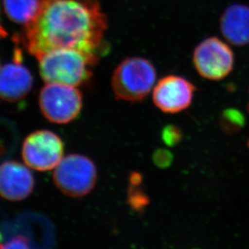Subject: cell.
I'll return each instance as SVG.
<instances>
[{
	"instance_id": "11",
	"label": "cell",
	"mask_w": 249,
	"mask_h": 249,
	"mask_svg": "<svg viewBox=\"0 0 249 249\" xmlns=\"http://www.w3.org/2000/svg\"><path fill=\"white\" fill-rule=\"evenodd\" d=\"M219 28L227 42L242 47L249 45V6L229 5L219 19Z\"/></svg>"
},
{
	"instance_id": "13",
	"label": "cell",
	"mask_w": 249,
	"mask_h": 249,
	"mask_svg": "<svg viewBox=\"0 0 249 249\" xmlns=\"http://www.w3.org/2000/svg\"><path fill=\"white\" fill-rule=\"evenodd\" d=\"M219 124L227 134H235L245 127V115L237 109H226L220 116Z\"/></svg>"
},
{
	"instance_id": "12",
	"label": "cell",
	"mask_w": 249,
	"mask_h": 249,
	"mask_svg": "<svg viewBox=\"0 0 249 249\" xmlns=\"http://www.w3.org/2000/svg\"><path fill=\"white\" fill-rule=\"evenodd\" d=\"M5 13L16 24L27 25L40 12L41 0H2Z\"/></svg>"
},
{
	"instance_id": "4",
	"label": "cell",
	"mask_w": 249,
	"mask_h": 249,
	"mask_svg": "<svg viewBox=\"0 0 249 249\" xmlns=\"http://www.w3.org/2000/svg\"><path fill=\"white\" fill-rule=\"evenodd\" d=\"M97 178L94 163L80 154L62 158L53 172V181L59 191L72 197L88 195L95 186Z\"/></svg>"
},
{
	"instance_id": "10",
	"label": "cell",
	"mask_w": 249,
	"mask_h": 249,
	"mask_svg": "<svg viewBox=\"0 0 249 249\" xmlns=\"http://www.w3.org/2000/svg\"><path fill=\"white\" fill-rule=\"evenodd\" d=\"M33 78L21 61L8 63L0 68V99L15 103L24 99L33 88Z\"/></svg>"
},
{
	"instance_id": "20",
	"label": "cell",
	"mask_w": 249,
	"mask_h": 249,
	"mask_svg": "<svg viewBox=\"0 0 249 249\" xmlns=\"http://www.w3.org/2000/svg\"><path fill=\"white\" fill-rule=\"evenodd\" d=\"M246 110L249 114V99H248L247 107H246Z\"/></svg>"
},
{
	"instance_id": "6",
	"label": "cell",
	"mask_w": 249,
	"mask_h": 249,
	"mask_svg": "<svg viewBox=\"0 0 249 249\" xmlns=\"http://www.w3.org/2000/svg\"><path fill=\"white\" fill-rule=\"evenodd\" d=\"M192 60L197 73L209 81L223 80L235 66V54L230 45L216 36L202 40L195 48Z\"/></svg>"
},
{
	"instance_id": "1",
	"label": "cell",
	"mask_w": 249,
	"mask_h": 249,
	"mask_svg": "<svg viewBox=\"0 0 249 249\" xmlns=\"http://www.w3.org/2000/svg\"><path fill=\"white\" fill-rule=\"evenodd\" d=\"M107 18L97 0H41L40 12L24 26L22 42L31 55L74 50L99 60L107 52Z\"/></svg>"
},
{
	"instance_id": "7",
	"label": "cell",
	"mask_w": 249,
	"mask_h": 249,
	"mask_svg": "<svg viewBox=\"0 0 249 249\" xmlns=\"http://www.w3.org/2000/svg\"><path fill=\"white\" fill-rule=\"evenodd\" d=\"M64 143L54 132L40 130L28 135L22 145V158L27 166L37 171H50L63 158Z\"/></svg>"
},
{
	"instance_id": "5",
	"label": "cell",
	"mask_w": 249,
	"mask_h": 249,
	"mask_svg": "<svg viewBox=\"0 0 249 249\" xmlns=\"http://www.w3.org/2000/svg\"><path fill=\"white\" fill-rule=\"evenodd\" d=\"M39 106L50 122L64 124L75 120L83 107V95L76 87L47 83L40 90Z\"/></svg>"
},
{
	"instance_id": "19",
	"label": "cell",
	"mask_w": 249,
	"mask_h": 249,
	"mask_svg": "<svg viewBox=\"0 0 249 249\" xmlns=\"http://www.w3.org/2000/svg\"><path fill=\"white\" fill-rule=\"evenodd\" d=\"M7 36V32H6V30H5L4 28L2 26L1 23H0V39H1V38L6 37Z\"/></svg>"
},
{
	"instance_id": "17",
	"label": "cell",
	"mask_w": 249,
	"mask_h": 249,
	"mask_svg": "<svg viewBox=\"0 0 249 249\" xmlns=\"http://www.w3.org/2000/svg\"><path fill=\"white\" fill-rule=\"evenodd\" d=\"M29 241L28 239L22 235L13 238L6 244L0 245V249H28Z\"/></svg>"
},
{
	"instance_id": "2",
	"label": "cell",
	"mask_w": 249,
	"mask_h": 249,
	"mask_svg": "<svg viewBox=\"0 0 249 249\" xmlns=\"http://www.w3.org/2000/svg\"><path fill=\"white\" fill-rule=\"evenodd\" d=\"M40 77L46 83L78 87L91 76L98 59L74 50H56L38 56Z\"/></svg>"
},
{
	"instance_id": "15",
	"label": "cell",
	"mask_w": 249,
	"mask_h": 249,
	"mask_svg": "<svg viewBox=\"0 0 249 249\" xmlns=\"http://www.w3.org/2000/svg\"><path fill=\"white\" fill-rule=\"evenodd\" d=\"M161 138L165 145L174 147L181 142L182 132L175 125H167L163 128Z\"/></svg>"
},
{
	"instance_id": "18",
	"label": "cell",
	"mask_w": 249,
	"mask_h": 249,
	"mask_svg": "<svg viewBox=\"0 0 249 249\" xmlns=\"http://www.w3.org/2000/svg\"><path fill=\"white\" fill-rule=\"evenodd\" d=\"M142 181H143L142 175L137 172H134L130 175V185H132V186H141Z\"/></svg>"
},
{
	"instance_id": "3",
	"label": "cell",
	"mask_w": 249,
	"mask_h": 249,
	"mask_svg": "<svg viewBox=\"0 0 249 249\" xmlns=\"http://www.w3.org/2000/svg\"><path fill=\"white\" fill-rule=\"evenodd\" d=\"M155 66L141 56L128 57L116 67L111 87L115 98L123 101L141 102L145 99L157 83Z\"/></svg>"
},
{
	"instance_id": "16",
	"label": "cell",
	"mask_w": 249,
	"mask_h": 249,
	"mask_svg": "<svg viewBox=\"0 0 249 249\" xmlns=\"http://www.w3.org/2000/svg\"><path fill=\"white\" fill-rule=\"evenodd\" d=\"M173 154L166 149H158L153 153V160L154 165L165 169L173 162Z\"/></svg>"
},
{
	"instance_id": "14",
	"label": "cell",
	"mask_w": 249,
	"mask_h": 249,
	"mask_svg": "<svg viewBox=\"0 0 249 249\" xmlns=\"http://www.w3.org/2000/svg\"><path fill=\"white\" fill-rule=\"evenodd\" d=\"M139 186L130 185L128 189V204L137 212L144 209V207L149 203L148 196L141 191Z\"/></svg>"
},
{
	"instance_id": "9",
	"label": "cell",
	"mask_w": 249,
	"mask_h": 249,
	"mask_svg": "<svg viewBox=\"0 0 249 249\" xmlns=\"http://www.w3.org/2000/svg\"><path fill=\"white\" fill-rule=\"evenodd\" d=\"M29 167L17 161H6L0 165V196L18 202L33 193L35 180Z\"/></svg>"
},
{
	"instance_id": "21",
	"label": "cell",
	"mask_w": 249,
	"mask_h": 249,
	"mask_svg": "<svg viewBox=\"0 0 249 249\" xmlns=\"http://www.w3.org/2000/svg\"><path fill=\"white\" fill-rule=\"evenodd\" d=\"M248 146H249V142H248Z\"/></svg>"
},
{
	"instance_id": "8",
	"label": "cell",
	"mask_w": 249,
	"mask_h": 249,
	"mask_svg": "<svg viewBox=\"0 0 249 249\" xmlns=\"http://www.w3.org/2000/svg\"><path fill=\"white\" fill-rule=\"evenodd\" d=\"M196 87L181 76L169 74L156 83L153 89V104L165 114H177L191 107Z\"/></svg>"
}]
</instances>
